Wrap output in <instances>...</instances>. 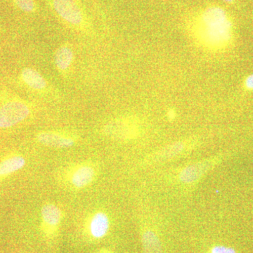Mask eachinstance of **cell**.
Here are the masks:
<instances>
[{"mask_svg":"<svg viewBox=\"0 0 253 253\" xmlns=\"http://www.w3.org/2000/svg\"><path fill=\"white\" fill-rule=\"evenodd\" d=\"M198 41L210 49L224 47L231 38V23L225 11L213 6L206 9L196 29Z\"/></svg>","mask_w":253,"mask_h":253,"instance_id":"6da1fadb","label":"cell"},{"mask_svg":"<svg viewBox=\"0 0 253 253\" xmlns=\"http://www.w3.org/2000/svg\"><path fill=\"white\" fill-rule=\"evenodd\" d=\"M219 162V157H212L188 165L179 171L176 179L182 186L196 185Z\"/></svg>","mask_w":253,"mask_h":253,"instance_id":"7a4b0ae2","label":"cell"},{"mask_svg":"<svg viewBox=\"0 0 253 253\" xmlns=\"http://www.w3.org/2000/svg\"><path fill=\"white\" fill-rule=\"evenodd\" d=\"M29 107L20 101H11L0 108V127H10L29 116Z\"/></svg>","mask_w":253,"mask_h":253,"instance_id":"3957f363","label":"cell"},{"mask_svg":"<svg viewBox=\"0 0 253 253\" xmlns=\"http://www.w3.org/2000/svg\"><path fill=\"white\" fill-rule=\"evenodd\" d=\"M104 131L113 139L127 140L133 139L138 134V126L130 119L115 120L106 125Z\"/></svg>","mask_w":253,"mask_h":253,"instance_id":"277c9868","label":"cell"},{"mask_svg":"<svg viewBox=\"0 0 253 253\" xmlns=\"http://www.w3.org/2000/svg\"><path fill=\"white\" fill-rule=\"evenodd\" d=\"M96 175L94 166L83 163L73 168L68 173V181L74 189H84L94 181Z\"/></svg>","mask_w":253,"mask_h":253,"instance_id":"5b68a950","label":"cell"},{"mask_svg":"<svg viewBox=\"0 0 253 253\" xmlns=\"http://www.w3.org/2000/svg\"><path fill=\"white\" fill-rule=\"evenodd\" d=\"M41 216L44 234L49 239L55 237L62 218L61 209L56 205L45 204L42 208Z\"/></svg>","mask_w":253,"mask_h":253,"instance_id":"8992f818","label":"cell"},{"mask_svg":"<svg viewBox=\"0 0 253 253\" xmlns=\"http://www.w3.org/2000/svg\"><path fill=\"white\" fill-rule=\"evenodd\" d=\"M53 6L58 14L67 22L80 26L83 21L79 6L73 0H53Z\"/></svg>","mask_w":253,"mask_h":253,"instance_id":"52a82bcc","label":"cell"},{"mask_svg":"<svg viewBox=\"0 0 253 253\" xmlns=\"http://www.w3.org/2000/svg\"><path fill=\"white\" fill-rule=\"evenodd\" d=\"M191 143L177 141L157 151V153L153 155L150 159L153 163L166 162L181 157L183 155L191 151Z\"/></svg>","mask_w":253,"mask_h":253,"instance_id":"ba28073f","label":"cell"},{"mask_svg":"<svg viewBox=\"0 0 253 253\" xmlns=\"http://www.w3.org/2000/svg\"><path fill=\"white\" fill-rule=\"evenodd\" d=\"M110 227L109 218L104 212H97L93 214L88 221L86 226V232L89 239L100 240L103 239L109 232Z\"/></svg>","mask_w":253,"mask_h":253,"instance_id":"9c48e42d","label":"cell"},{"mask_svg":"<svg viewBox=\"0 0 253 253\" xmlns=\"http://www.w3.org/2000/svg\"><path fill=\"white\" fill-rule=\"evenodd\" d=\"M37 139L44 146L58 149L72 147L76 144V141L71 136L56 131H42L38 134Z\"/></svg>","mask_w":253,"mask_h":253,"instance_id":"30bf717a","label":"cell"},{"mask_svg":"<svg viewBox=\"0 0 253 253\" xmlns=\"http://www.w3.org/2000/svg\"><path fill=\"white\" fill-rule=\"evenodd\" d=\"M26 165V160L21 156H10L0 162V179L17 172Z\"/></svg>","mask_w":253,"mask_h":253,"instance_id":"8fae6325","label":"cell"},{"mask_svg":"<svg viewBox=\"0 0 253 253\" xmlns=\"http://www.w3.org/2000/svg\"><path fill=\"white\" fill-rule=\"evenodd\" d=\"M144 253H162L161 241L157 234L152 229L146 228L141 235Z\"/></svg>","mask_w":253,"mask_h":253,"instance_id":"7c38bea8","label":"cell"},{"mask_svg":"<svg viewBox=\"0 0 253 253\" xmlns=\"http://www.w3.org/2000/svg\"><path fill=\"white\" fill-rule=\"evenodd\" d=\"M23 81L35 89H43L46 87V82L41 73L32 68H25L22 71Z\"/></svg>","mask_w":253,"mask_h":253,"instance_id":"4fadbf2b","label":"cell"},{"mask_svg":"<svg viewBox=\"0 0 253 253\" xmlns=\"http://www.w3.org/2000/svg\"><path fill=\"white\" fill-rule=\"evenodd\" d=\"M73 59V53L71 48L67 46H61L55 55V62L61 71H67L71 66Z\"/></svg>","mask_w":253,"mask_h":253,"instance_id":"5bb4252c","label":"cell"},{"mask_svg":"<svg viewBox=\"0 0 253 253\" xmlns=\"http://www.w3.org/2000/svg\"><path fill=\"white\" fill-rule=\"evenodd\" d=\"M18 7L26 12H31L35 9V2L33 0H14Z\"/></svg>","mask_w":253,"mask_h":253,"instance_id":"9a60e30c","label":"cell"},{"mask_svg":"<svg viewBox=\"0 0 253 253\" xmlns=\"http://www.w3.org/2000/svg\"><path fill=\"white\" fill-rule=\"evenodd\" d=\"M210 253H236V251L231 248L219 246L212 248Z\"/></svg>","mask_w":253,"mask_h":253,"instance_id":"2e32d148","label":"cell"},{"mask_svg":"<svg viewBox=\"0 0 253 253\" xmlns=\"http://www.w3.org/2000/svg\"><path fill=\"white\" fill-rule=\"evenodd\" d=\"M245 84H246L247 89H253V74L251 75V76L246 78Z\"/></svg>","mask_w":253,"mask_h":253,"instance_id":"e0dca14e","label":"cell"},{"mask_svg":"<svg viewBox=\"0 0 253 253\" xmlns=\"http://www.w3.org/2000/svg\"><path fill=\"white\" fill-rule=\"evenodd\" d=\"M168 118L169 119H174L175 118V113L174 111H169V113H168Z\"/></svg>","mask_w":253,"mask_h":253,"instance_id":"ac0fdd59","label":"cell"},{"mask_svg":"<svg viewBox=\"0 0 253 253\" xmlns=\"http://www.w3.org/2000/svg\"><path fill=\"white\" fill-rule=\"evenodd\" d=\"M94 253H113L111 251H110L109 250L107 249H101L100 251H97V252Z\"/></svg>","mask_w":253,"mask_h":253,"instance_id":"d6986e66","label":"cell"},{"mask_svg":"<svg viewBox=\"0 0 253 253\" xmlns=\"http://www.w3.org/2000/svg\"><path fill=\"white\" fill-rule=\"evenodd\" d=\"M224 1H226V2L231 3L234 0H224Z\"/></svg>","mask_w":253,"mask_h":253,"instance_id":"ffe728a7","label":"cell"}]
</instances>
